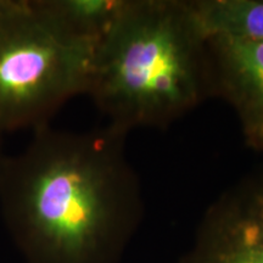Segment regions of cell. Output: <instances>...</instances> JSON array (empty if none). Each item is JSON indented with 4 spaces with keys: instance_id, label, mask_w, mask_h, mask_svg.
Returning <instances> with one entry per match:
<instances>
[{
    "instance_id": "7",
    "label": "cell",
    "mask_w": 263,
    "mask_h": 263,
    "mask_svg": "<svg viewBox=\"0 0 263 263\" xmlns=\"http://www.w3.org/2000/svg\"><path fill=\"white\" fill-rule=\"evenodd\" d=\"M127 0H33L39 11L76 38L99 42Z\"/></svg>"
},
{
    "instance_id": "8",
    "label": "cell",
    "mask_w": 263,
    "mask_h": 263,
    "mask_svg": "<svg viewBox=\"0 0 263 263\" xmlns=\"http://www.w3.org/2000/svg\"><path fill=\"white\" fill-rule=\"evenodd\" d=\"M6 154L4 153V149H3V137H0V163H2L3 159H4V156Z\"/></svg>"
},
{
    "instance_id": "2",
    "label": "cell",
    "mask_w": 263,
    "mask_h": 263,
    "mask_svg": "<svg viewBox=\"0 0 263 263\" xmlns=\"http://www.w3.org/2000/svg\"><path fill=\"white\" fill-rule=\"evenodd\" d=\"M85 95L127 134L168 127L215 97L209 39L189 0H127L98 42Z\"/></svg>"
},
{
    "instance_id": "5",
    "label": "cell",
    "mask_w": 263,
    "mask_h": 263,
    "mask_svg": "<svg viewBox=\"0 0 263 263\" xmlns=\"http://www.w3.org/2000/svg\"><path fill=\"white\" fill-rule=\"evenodd\" d=\"M213 94L234 108L249 146L263 151V42L209 38Z\"/></svg>"
},
{
    "instance_id": "3",
    "label": "cell",
    "mask_w": 263,
    "mask_h": 263,
    "mask_svg": "<svg viewBox=\"0 0 263 263\" xmlns=\"http://www.w3.org/2000/svg\"><path fill=\"white\" fill-rule=\"evenodd\" d=\"M97 44L62 31L33 0H0V137L49 126L87 93Z\"/></svg>"
},
{
    "instance_id": "6",
    "label": "cell",
    "mask_w": 263,
    "mask_h": 263,
    "mask_svg": "<svg viewBox=\"0 0 263 263\" xmlns=\"http://www.w3.org/2000/svg\"><path fill=\"white\" fill-rule=\"evenodd\" d=\"M205 37H229L263 42V2L189 0Z\"/></svg>"
},
{
    "instance_id": "1",
    "label": "cell",
    "mask_w": 263,
    "mask_h": 263,
    "mask_svg": "<svg viewBox=\"0 0 263 263\" xmlns=\"http://www.w3.org/2000/svg\"><path fill=\"white\" fill-rule=\"evenodd\" d=\"M127 133L49 126L0 163V215L26 263H115L141 212Z\"/></svg>"
},
{
    "instance_id": "4",
    "label": "cell",
    "mask_w": 263,
    "mask_h": 263,
    "mask_svg": "<svg viewBox=\"0 0 263 263\" xmlns=\"http://www.w3.org/2000/svg\"><path fill=\"white\" fill-rule=\"evenodd\" d=\"M182 263H263V192L227 190L206 212Z\"/></svg>"
}]
</instances>
